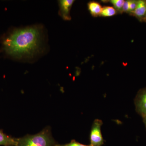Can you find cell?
<instances>
[{
	"mask_svg": "<svg viewBox=\"0 0 146 146\" xmlns=\"http://www.w3.org/2000/svg\"><path fill=\"white\" fill-rule=\"evenodd\" d=\"M17 138H14L7 135L0 129V146H17Z\"/></svg>",
	"mask_w": 146,
	"mask_h": 146,
	"instance_id": "7",
	"label": "cell"
},
{
	"mask_svg": "<svg viewBox=\"0 0 146 146\" xmlns=\"http://www.w3.org/2000/svg\"><path fill=\"white\" fill-rule=\"evenodd\" d=\"M135 103L137 112L143 117H146V88L138 92Z\"/></svg>",
	"mask_w": 146,
	"mask_h": 146,
	"instance_id": "4",
	"label": "cell"
},
{
	"mask_svg": "<svg viewBox=\"0 0 146 146\" xmlns=\"http://www.w3.org/2000/svg\"><path fill=\"white\" fill-rule=\"evenodd\" d=\"M129 1H125L123 5L122 11L125 12H129Z\"/></svg>",
	"mask_w": 146,
	"mask_h": 146,
	"instance_id": "13",
	"label": "cell"
},
{
	"mask_svg": "<svg viewBox=\"0 0 146 146\" xmlns=\"http://www.w3.org/2000/svg\"><path fill=\"white\" fill-rule=\"evenodd\" d=\"M88 7L92 16L94 17L101 16L102 7L99 3L96 1H91L88 3Z\"/></svg>",
	"mask_w": 146,
	"mask_h": 146,
	"instance_id": "8",
	"label": "cell"
},
{
	"mask_svg": "<svg viewBox=\"0 0 146 146\" xmlns=\"http://www.w3.org/2000/svg\"><path fill=\"white\" fill-rule=\"evenodd\" d=\"M144 21H146V15L145 16V18H144Z\"/></svg>",
	"mask_w": 146,
	"mask_h": 146,
	"instance_id": "15",
	"label": "cell"
},
{
	"mask_svg": "<svg viewBox=\"0 0 146 146\" xmlns=\"http://www.w3.org/2000/svg\"><path fill=\"white\" fill-rule=\"evenodd\" d=\"M144 119V122L145 123V125L146 126V117L143 118Z\"/></svg>",
	"mask_w": 146,
	"mask_h": 146,
	"instance_id": "14",
	"label": "cell"
},
{
	"mask_svg": "<svg viewBox=\"0 0 146 146\" xmlns=\"http://www.w3.org/2000/svg\"><path fill=\"white\" fill-rule=\"evenodd\" d=\"M103 122L101 120H94L90 134V145L91 146H102L104 144V140L102 135L101 127Z\"/></svg>",
	"mask_w": 146,
	"mask_h": 146,
	"instance_id": "3",
	"label": "cell"
},
{
	"mask_svg": "<svg viewBox=\"0 0 146 146\" xmlns=\"http://www.w3.org/2000/svg\"><path fill=\"white\" fill-rule=\"evenodd\" d=\"M17 146H56L58 143L52 135L49 127L34 135H27L17 138Z\"/></svg>",
	"mask_w": 146,
	"mask_h": 146,
	"instance_id": "2",
	"label": "cell"
},
{
	"mask_svg": "<svg viewBox=\"0 0 146 146\" xmlns=\"http://www.w3.org/2000/svg\"><path fill=\"white\" fill-rule=\"evenodd\" d=\"M74 0H62L59 1V14L61 18L65 21H70L71 19L70 11L73 3Z\"/></svg>",
	"mask_w": 146,
	"mask_h": 146,
	"instance_id": "5",
	"label": "cell"
},
{
	"mask_svg": "<svg viewBox=\"0 0 146 146\" xmlns=\"http://www.w3.org/2000/svg\"><path fill=\"white\" fill-rule=\"evenodd\" d=\"M110 2L113 5L114 8L116 9L119 11H122V8L125 1L124 0H112L110 1Z\"/></svg>",
	"mask_w": 146,
	"mask_h": 146,
	"instance_id": "10",
	"label": "cell"
},
{
	"mask_svg": "<svg viewBox=\"0 0 146 146\" xmlns=\"http://www.w3.org/2000/svg\"><path fill=\"white\" fill-rule=\"evenodd\" d=\"M131 13L136 18L144 20L146 15V1H138L136 9Z\"/></svg>",
	"mask_w": 146,
	"mask_h": 146,
	"instance_id": "6",
	"label": "cell"
},
{
	"mask_svg": "<svg viewBox=\"0 0 146 146\" xmlns=\"http://www.w3.org/2000/svg\"><path fill=\"white\" fill-rule=\"evenodd\" d=\"M56 146H91L90 145H86L80 143L78 142H77L75 140H73L71 141L70 143L65 144H58Z\"/></svg>",
	"mask_w": 146,
	"mask_h": 146,
	"instance_id": "11",
	"label": "cell"
},
{
	"mask_svg": "<svg viewBox=\"0 0 146 146\" xmlns=\"http://www.w3.org/2000/svg\"><path fill=\"white\" fill-rule=\"evenodd\" d=\"M116 14V9L111 6H105L103 7L101 16L103 17H110Z\"/></svg>",
	"mask_w": 146,
	"mask_h": 146,
	"instance_id": "9",
	"label": "cell"
},
{
	"mask_svg": "<svg viewBox=\"0 0 146 146\" xmlns=\"http://www.w3.org/2000/svg\"><path fill=\"white\" fill-rule=\"evenodd\" d=\"M138 1H129V12H133L136 8L138 4Z\"/></svg>",
	"mask_w": 146,
	"mask_h": 146,
	"instance_id": "12",
	"label": "cell"
},
{
	"mask_svg": "<svg viewBox=\"0 0 146 146\" xmlns=\"http://www.w3.org/2000/svg\"></svg>",
	"mask_w": 146,
	"mask_h": 146,
	"instance_id": "16",
	"label": "cell"
},
{
	"mask_svg": "<svg viewBox=\"0 0 146 146\" xmlns=\"http://www.w3.org/2000/svg\"><path fill=\"white\" fill-rule=\"evenodd\" d=\"M44 42L42 27L15 29L3 39V50L8 56L14 59H31L43 52Z\"/></svg>",
	"mask_w": 146,
	"mask_h": 146,
	"instance_id": "1",
	"label": "cell"
}]
</instances>
